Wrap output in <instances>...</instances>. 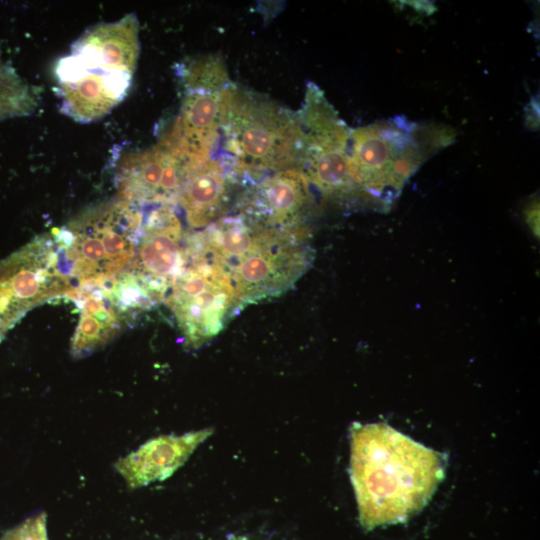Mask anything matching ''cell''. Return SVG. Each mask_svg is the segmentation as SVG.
<instances>
[{
	"label": "cell",
	"mask_w": 540,
	"mask_h": 540,
	"mask_svg": "<svg viewBox=\"0 0 540 540\" xmlns=\"http://www.w3.org/2000/svg\"><path fill=\"white\" fill-rule=\"evenodd\" d=\"M443 475L439 453L383 423L351 429V479L365 529L406 520Z\"/></svg>",
	"instance_id": "obj_1"
},
{
	"label": "cell",
	"mask_w": 540,
	"mask_h": 540,
	"mask_svg": "<svg viewBox=\"0 0 540 540\" xmlns=\"http://www.w3.org/2000/svg\"><path fill=\"white\" fill-rule=\"evenodd\" d=\"M139 53L135 14L87 29L56 66L62 112L82 123L107 115L126 96Z\"/></svg>",
	"instance_id": "obj_2"
},
{
	"label": "cell",
	"mask_w": 540,
	"mask_h": 540,
	"mask_svg": "<svg viewBox=\"0 0 540 540\" xmlns=\"http://www.w3.org/2000/svg\"><path fill=\"white\" fill-rule=\"evenodd\" d=\"M220 135L235 175L254 179L299 167L303 131L297 114L263 94L231 83Z\"/></svg>",
	"instance_id": "obj_3"
},
{
	"label": "cell",
	"mask_w": 540,
	"mask_h": 540,
	"mask_svg": "<svg viewBox=\"0 0 540 540\" xmlns=\"http://www.w3.org/2000/svg\"><path fill=\"white\" fill-rule=\"evenodd\" d=\"M142 223L139 207L117 198L88 206L51 231L74 293L105 286L130 267Z\"/></svg>",
	"instance_id": "obj_4"
},
{
	"label": "cell",
	"mask_w": 540,
	"mask_h": 540,
	"mask_svg": "<svg viewBox=\"0 0 540 540\" xmlns=\"http://www.w3.org/2000/svg\"><path fill=\"white\" fill-rule=\"evenodd\" d=\"M453 138L448 127L396 119L351 131L348 163L356 191L382 196L386 189H400L427 157Z\"/></svg>",
	"instance_id": "obj_5"
},
{
	"label": "cell",
	"mask_w": 540,
	"mask_h": 540,
	"mask_svg": "<svg viewBox=\"0 0 540 540\" xmlns=\"http://www.w3.org/2000/svg\"><path fill=\"white\" fill-rule=\"evenodd\" d=\"M185 262L166 294L185 346L197 349L239 311L229 272L186 239Z\"/></svg>",
	"instance_id": "obj_6"
},
{
	"label": "cell",
	"mask_w": 540,
	"mask_h": 540,
	"mask_svg": "<svg viewBox=\"0 0 540 540\" xmlns=\"http://www.w3.org/2000/svg\"><path fill=\"white\" fill-rule=\"evenodd\" d=\"M308 238L305 226H261L251 249L228 268L239 310L293 287L312 260Z\"/></svg>",
	"instance_id": "obj_7"
},
{
	"label": "cell",
	"mask_w": 540,
	"mask_h": 540,
	"mask_svg": "<svg viewBox=\"0 0 540 540\" xmlns=\"http://www.w3.org/2000/svg\"><path fill=\"white\" fill-rule=\"evenodd\" d=\"M296 114L303 131L298 170L327 197L351 196L356 188L349 171L346 124L314 83L307 85Z\"/></svg>",
	"instance_id": "obj_8"
},
{
	"label": "cell",
	"mask_w": 540,
	"mask_h": 540,
	"mask_svg": "<svg viewBox=\"0 0 540 540\" xmlns=\"http://www.w3.org/2000/svg\"><path fill=\"white\" fill-rule=\"evenodd\" d=\"M73 293L51 232L0 262V310L13 325L30 309Z\"/></svg>",
	"instance_id": "obj_9"
},
{
	"label": "cell",
	"mask_w": 540,
	"mask_h": 540,
	"mask_svg": "<svg viewBox=\"0 0 540 540\" xmlns=\"http://www.w3.org/2000/svg\"><path fill=\"white\" fill-rule=\"evenodd\" d=\"M205 159L172 127L154 147L124 157L116 172L117 198L137 207L172 205L192 168Z\"/></svg>",
	"instance_id": "obj_10"
},
{
	"label": "cell",
	"mask_w": 540,
	"mask_h": 540,
	"mask_svg": "<svg viewBox=\"0 0 540 540\" xmlns=\"http://www.w3.org/2000/svg\"><path fill=\"white\" fill-rule=\"evenodd\" d=\"M231 83L224 61L214 55L191 60L181 69L182 105L173 126L201 158L211 155L220 137L224 97Z\"/></svg>",
	"instance_id": "obj_11"
},
{
	"label": "cell",
	"mask_w": 540,
	"mask_h": 540,
	"mask_svg": "<svg viewBox=\"0 0 540 540\" xmlns=\"http://www.w3.org/2000/svg\"><path fill=\"white\" fill-rule=\"evenodd\" d=\"M186 240L172 205L155 206L142 223L134 259L123 272L153 304L162 301L186 257Z\"/></svg>",
	"instance_id": "obj_12"
},
{
	"label": "cell",
	"mask_w": 540,
	"mask_h": 540,
	"mask_svg": "<svg viewBox=\"0 0 540 540\" xmlns=\"http://www.w3.org/2000/svg\"><path fill=\"white\" fill-rule=\"evenodd\" d=\"M310 197L309 182L300 170L269 172L254 178V184L244 190L237 214L263 227L304 226Z\"/></svg>",
	"instance_id": "obj_13"
},
{
	"label": "cell",
	"mask_w": 540,
	"mask_h": 540,
	"mask_svg": "<svg viewBox=\"0 0 540 540\" xmlns=\"http://www.w3.org/2000/svg\"><path fill=\"white\" fill-rule=\"evenodd\" d=\"M212 433V428H205L182 435L153 438L119 459L115 463V469L131 489L165 480L181 467Z\"/></svg>",
	"instance_id": "obj_14"
},
{
	"label": "cell",
	"mask_w": 540,
	"mask_h": 540,
	"mask_svg": "<svg viewBox=\"0 0 540 540\" xmlns=\"http://www.w3.org/2000/svg\"><path fill=\"white\" fill-rule=\"evenodd\" d=\"M233 174L229 162L225 165L212 156L192 168L178 200L192 228H205L221 217L229 201Z\"/></svg>",
	"instance_id": "obj_15"
},
{
	"label": "cell",
	"mask_w": 540,
	"mask_h": 540,
	"mask_svg": "<svg viewBox=\"0 0 540 540\" xmlns=\"http://www.w3.org/2000/svg\"><path fill=\"white\" fill-rule=\"evenodd\" d=\"M72 299L81 304L80 319L70 344V354L76 359L106 346L130 321L106 286L78 289Z\"/></svg>",
	"instance_id": "obj_16"
},
{
	"label": "cell",
	"mask_w": 540,
	"mask_h": 540,
	"mask_svg": "<svg viewBox=\"0 0 540 540\" xmlns=\"http://www.w3.org/2000/svg\"><path fill=\"white\" fill-rule=\"evenodd\" d=\"M36 107L35 93L2 60L0 54V120L29 115Z\"/></svg>",
	"instance_id": "obj_17"
}]
</instances>
